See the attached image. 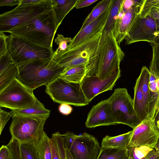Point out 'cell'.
I'll return each mask as SVG.
<instances>
[{
  "label": "cell",
  "instance_id": "cell-1",
  "mask_svg": "<svg viewBox=\"0 0 159 159\" xmlns=\"http://www.w3.org/2000/svg\"><path fill=\"white\" fill-rule=\"evenodd\" d=\"M124 53L111 31L102 33L98 49L86 65V76H96L102 80L120 70V64Z\"/></svg>",
  "mask_w": 159,
  "mask_h": 159
},
{
  "label": "cell",
  "instance_id": "cell-2",
  "mask_svg": "<svg viewBox=\"0 0 159 159\" xmlns=\"http://www.w3.org/2000/svg\"><path fill=\"white\" fill-rule=\"evenodd\" d=\"M57 28L52 7L7 32L34 44L53 50V40Z\"/></svg>",
  "mask_w": 159,
  "mask_h": 159
},
{
  "label": "cell",
  "instance_id": "cell-3",
  "mask_svg": "<svg viewBox=\"0 0 159 159\" xmlns=\"http://www.w3.org/2000/svg\"><path fill=\"white\" fill-rule=\"evenodd\" d=\"M17 65L19 74L16 79L33 90L53 81L65 68L59 65L52 58L32 60Z\"/></svg>",
  "mask_w": 159,
  "mask_h": 159
},
{
  "label": "cell",
  "instance_id": "cell-4",
  "mask_svg": "<svg viewBox=\"0 0 159 159\" xmlns=\"http://www.w3.org/2000/svg\"><path fill=\"white\" fill-rule=\"evenodd\" d=\"M46 86L45 92L54 102L80 107L89 104L80 83L59 76Z\"/></svg>",
  "mask_w": 159,
  "mask_h": 159
},
{
  "label": "cell",
  "instance_id": "cell-5",
  "mask_svg": "<svg viewBox=\"0 0 159 159\" xmlns=\"http://www.w3.org/2000/svg\"><path fill=\"white\" fill-rule=\"evenodd\" d=\"M107 99L117 124L126 125L134 129L142 122L134 109L133 100L126 88L115 89Z\"/></svg>",
  "mask_w": 159,
  "mask_h": 159
},
{
  "label": "cell",
  "instance_id": "cell-6",
  "mask_svg": "<svg viewBox=\"0 0 159 159\" xmlns=\"http://www.w3.org/2000/svg\"><path fill=\"white\" fill-rule=\"evenodd\" d=\"M102 33L73 48L57 53L54 51L51 58L65 68L86 65L98 49Z\"/></svg>",
  "mask_w": 159,
  "mask_h": 159
},
{
  "label": "cell",
  "instance_id": "cell-7",
  "mask_svg": "<svg viewBox=\"0 0 159 159\" xmlns=\"http://www.w3.org/2000/svg\"><path fill=\"white\" fill-rule=\"evenodd\" d=\"M8 51L16 64L37 59H51L53 50L32 43L12 34L7 40Z\"/></svg>",
  "mask_w": 159,
  "mask_h": 159
},
{
  "label": "cell",
  "instance_id": "cell-8",
  "mask_svg": "<svg viewBox=\"0 0 159 159\" xmlns=\"http://www.w3.org/2000/svg\"><path fill=\"white\" fill-rule=\"evenodd\" d=\"M52 7V0H45L39 4H20L12 10L0 14V32H7Z\"/></svg>",
  "mask_w": 159,
  "mask_h": 159
},
{
  "label": "cell",
  "instance_id": "cell-9",
  "mask_svg": "<svg viewBox=\"0 0 159 159\" xmlns=\"http://www.w3.org/2000/svg\"><path fill=\"white\" fill-rule=\"evenodd\" d=\"M48 118L41 117H13L10 127L11 137L20 143H35L44 134V126Z\"/></svg>",
  "mask_w": 159,
  "mask_h": 159
},
{
  "label": "cell",
  "instance_id": "cell-10",
  "mask_svg": "<svg viewBox=\"0 0 159 159\" xmlns=\"http://www.w3.org/2000/svg\"><path fill=\"white\" fill-rule=\"evenodd\" d=\"M33 91L15 79L0 92V107L13 110L33 106L37 99Z\"/></svg>",
  "mask_w": 159,
  "mask_h": 159
},
{
  "label": "cell",
  "instance_id": "cell-11",
  "mask_svg": "<svg viewBox=\"0 0 159 159\" xmlns=\"http://www.w3.org/2000/svg\"><path fill=\"white\" fill-rule=\"evenodd\" d=\"M158 29L155 20L148 15L144 17L137 15L125 38V44L129 45L139 41L152 43Z\"/></svg>",
  "mask_w": 159,
  "mask_h": 159
},
{
  "label": "cell",
  "instance_id": "cell-12",
  "mask_svg": "<svg viewBox=\"0 0 159 159\" xmlns=\"http://www.w3.org/2000/svg\"><path fill=\"white\" fill-rule=\"evenodd\" d=\"M101 149L97 139L85 132L78 135L69 150L74 159H98Z\"/></svg>",
  "mask_w": 159,
  "mask_h": 159
},
{
  "label": "cell",
  "instance_id": "cell-13",
  "mask_svg": "<svg viewBox=\"0 0 159 159\" xmlns=\"http://www.w3.org/2000/svg\"><path fill=\"white\" fill-rule=\"evenodd\" d=\"M120 76V70L112 74L108 78L102 80L96 76L85 75L80 83L88 101L90 102L95 97L103 92L111 90Z\"/></svg>",
  "mask_w": 159,
  "mask_h": 159
},
{
  "label": "cell",
  "instance_id": "cell-14",
  "mask_svg": "<svg viewBox=\"0 0 159 159\" xmlns=\"http://www.w3.org/2000/svg\"><path fill=\"white\" fill-rule=\"evenodd\" d=\"M133 130L128 147L143 146L154 148L159 137V131L153 119L147 118Z\"/></svg>",
  "mask_w": 159,
  "mask_h": 159
},
{
  "label": "cell",
  "instance_id": "cell-15",
  "mask_svg": "<svg viewBox=\"0 0 159 159\" xmlns=\"http://www.w3.org/2000/svg\"><path fill=\"white\" fill-rule=\"evenodd\" d=\"M143 4H135L129 7H126L123 4L122 8L116 19L111 31L119 45L125 39L134 20L139 14Z\"/></svg>",
  "mask_w": 159,
  "mask_h": 159
},
{
  "label": "cell",
  "instance_id": "cell-16",
  "mask_svg": "<svg viewBox=\"0 0 159 159\" xmlns=\"http://www.w3.org/2000/svg\"><path fill=\"white\" fill-rule=\"evenodd\" d=\"M116 124L107 99L101 101L92 107L85 123L86 127L89 128Z\"/></svg>",
  "mask_w": 159,
  "mask_h": 159
},
{
  "label": "cell",
  "instance_id": "cell-17",
  "mask_svg": "<svg viewBox=\"0 0 159 159\" xmlns=\"http://www.w3.org/2000/svg\"><path fill=\"white\" fill-rule=\"evenodd\" d=\"M110 6L98 18L89 24L78 33L69 43L66 49L73 48L102 33L109 14Z\"/></svg>",
  "mask_w": 159,
  "mask_h": 159
},
{
  "label": "cell",
  "instance_id": "cell-18",
  "mask_svg": "<svg viewBox=\"0 0 159 159\" xmlns=\"http://www.w3.org/2000/svg\"><path fill=\"white\" fill-rule=\"evenodd\" d=\"M149 88V112L147 118L153 119L159 107V78L150 73Z\"/></svg>",
  "mask_w": 159,
  "mask_h": 159
},
{
  "label": "cell",
  "instance_id": "cell-19",
  "mask_svg": "<svg viewBox=\"0 0 159 159\" xmlns=\"http://www.w3.org/2000/svg\"><path fill=\"white\" fill-rule=\"evenodd\" d=\"M12 118L16 116L41 117L48 118L50 111L45 108L38 99L32 106L21 109L11 110L9 112Z\"/></svg>",
  "mask_w": 159,
  "mask_h": 159
},
{
  "label": "cell",
  "instance_id": "cell-20",
  "mask_svg": "<svg viewBox=\"0 0 159 159\" xmlns=\"http://www.w3.org/2000/svg\"><path fill=\"white\" fill-rule=\"evenodd\" d=\"M133 130L115 136H106L102 141V148H127L129 146Z\"/></svg>",
  "mask_w": 159,
  "mask_h": 159
},
{
  "label": "cell",
  "instance_id": "cell-21",
  "mask_svg": "<svg viewBox=\"0 0 159 159\" xmlns=\"http://www.w3.org/2000/svg\"><path fill=\"white\" fill-rule=\"evenodd\" d=\"M78 0H52L57 27L61 23L66 15L74 7Z\"/></svg>",
  "mask_w": 159,
  "mask_h": 159
},
{
  "label": "cell",
  "instance_id": "cell-22",
  "mask_svg": "<svg viewBox=\"0 0 159 159\" xmlns=\"http://www.w3.org/2000/svg\"><path fill=\"white\" fill-rule=\"evenodd\" d=\"M133 100L134 109L142 121L147 117L144 107L143 97L141 90V81L139 76L136 80L134 88Z\"/></svg>",
  "mask_w": 159,
  "mask_h": 159
},
{
  "label": "cell",
  "instance_id": "cell-23",
  "mask_svg": "<svg viewBox=\"0 0 159 159\" xmlns=\"http://www.w3.org/2000/svg\"><path fill=\"white\" fill-rule=\"evenodd\" d=\"M86 65L65 68L59 77L70 82L80 83L86 74Z\"/></svg>",
  "mask_w": 159,
  "mask_h": 159
},
{
  "label": "cell",
  "instance_id": "cell-24",
  "mask_svg": "<svg viewBox=\"0 0 159 159\" xmlns=\"http://www.w3.org/2000/svg\"><path fill=\"white\" fill-rule=\"evenodd\" d=\"M112 0H103L99 2L86 17L80 30H81L106 11L110 7Z\"/></svg>",
  "mask_w": 159,
  "mask_h": 159
},
{
  "label": "cell",
  "instance_id": "cell-25",
  "mask_svg": "<svg viewBox=\"0 0 159 159\" xmlns=\"http://www.w3.org/2000/svg\"><path fill=\"white\" fill-rule=\"evenodd\" d=\"M139 77L141 81V90L143 97L145 110L148 116L149 112L150 72L147 67L143 66L142 67Z\"/></svg>",
  "mask_w": 159,
  "mask_h": 159
},
{
  "label": "cell",
  "instance_id": "cell-26",
  "mask_svg": "<svg viewBox=\"0 0 159 159\" xmlns=\"http://www.w3.org/2000/svg\"><path fill=\"white\" fill-rule=\"evenodd\" d=\"M20 147L21 159H44L35 143H20Z\"/></svg>",
  "mask_w": 159,
  "mask_h": 159
},
{
  "label": "cell",
  "instance_id": "cell-27",
  "mask_svg": "<svg viewBox=\"0 0 159 159\" xmlns=\"http://www.w3.org/2000/svg\"><path fill=\"white\" fill-rule=\"evenodd\" d=\"M124 1V0H112L109 14L103 31H112L116 19L122 8Z\"/></svg>",
  "mask_w": 159,
  "mask_h": 159
},
{
  "label": "cell",
  "instance_id": "cell-28",
  "mask_svg": "<svg viewBox=\"0 0 159 159\" xmlns=\"http://www.w3.org/2000/svg\"><path fill=\"white\" fill-rule=\"evenodd\" d=\"M19 74L17 64H12L8 68L0 74V92L2 91L14 80L16 78Z\"/></svg>",
  "mask_w": 159,
  "mask_h": 159
},
{
  "label": "cell",
  "instance_id": "cell-29",
  "mask_svg": "<svg viewBox=\"0 0 159 159\" xmlns=\"http://www.w3.org/2000/svg\"><path fill=\"white\" fill-rule=\"evenodd\" d=\"M127 148H102L98 159H128Z\"/></svg>",
  "mask_w": 159,
  "mask_h": 159
},
{
  "label": "cell",
  "instance_id": "cell-30",
  "mask_svg": "<svg viewBox=\"0 0 159 159\" xmlns=\"http://www.w3.org/2000/svg\"><path fill=\"white\" fill-rule=\"evenodd\" d=\"M129 157L133 159H147L156 150L146 146H131L127 148Z\"/></svg>",
  "mask_w": 159,
  "mask_h": 159
},
{
  "label": "cell",
  "instance_id": "cell-31",
  "mask_svg": "<svg viewBox=\"0 0 159 159\" xmlns=\"http://www.w3.org/2000/svg\"><path fill=\"white\" fill-rule=\"evenodd\" d=\"M49 140L50 138L45 132L39 140L35 143L39 147L44 159H52Z\"/></svg>",
  "mask_w": 159,
  "mask_h": 159
},
{
  "label": "cell",
  "instance_id": "cell-32",
  "mask_svg": "<svg viewBox=\"0 0 159 159\" xmlns=\"http://www.w3.org/2000/svg\"><path fill=\"white\" fill-rule=\"evenodd\" d=\"M152 48V57L150 63L149 71L159 78V45H151Z\"/></svg>",
  "mask_w": 159,
  "mask_h": 159
},
{
  "label": "cell",
  "instance_id": "cell-33",
  "mask_svg": "<svg viewBox=\"0 0 159 159\" xmlns=\"http://www.w3.org/2000/svg\"><path fill=\"white\" fill-rule=\"evenodd\" d=\"M155 8H159V0H144L139 15L142 17H145L151 9Z\"/></svg>",
  "mask_w": 159,
  "mask_h": 159
},
{
  "label": "cell",
  "instance_id": "cell-34",
  "mask_svg": "<svg viewBox=\"0 0 159 159\" xmlns=\"http://www.w3.org/2000/svg\"><path fill=\"white\" fill-rule=\"evenodd\" d=\"M6 145L10 150L12 159H21L20 152V143L17 140L11 137L9 143Z\"/></svg>",
  "mask_w": 159,
  "mask_h": 159
},
{
  "label": "cell",
  "instance_id": "cell-35",
  "mask_svg": "<svg viewBox=\"0 0 159 159\" xmlns=\"http://www.w3.org/2000/svg\"><path fill=\"white\" fill-rule=\"evenodd\" d=\"M72 40L70 38L65 37L63 35L58 34L55 39V43L58 45V47L54 52L57 53L65 50L67 47V43L70 42Z\"/></svg>",
  "mask_w": 159,
  "mask_h": 159
},
{
  "label": "cell",
  "instance_id": "cell-36",
  "mask_svg": "<svg viewBox=\"0 0 159 159\" xmlns=\"http://www.w3.org/2000/svg\"><path fill=\"white\" fill-rule=\"evenodd\" d=\"M55 137L57 144L61 159H66V149L64 147L62 134L57 132L52 134Z\"/></svg>",
  "mask_w": 159,
  "mask_h": 159
},
{
  "label": "cell",
  "instance_id": "cell-37",
  "mask_svg": "<svg viewBox=\"0 0 159 159\" xmlns=\"http://www.w3.org/2000/svg\"><path fill=\"white\" fill-rule=\"evenodd\" d=\"M62 135L64 147L65 149L69 150L78 135L71 132H68Z\"/></svg>",
  "mask_w": 159,
  "mask_h": 159
},
{
  "label": "cell",
  "instance_id": "cell-38",
  "mask_svg": "<svg viewBox=\"0 0 159 159\" xmlns=\"http://www.w3.org/2000/svg\"><path fill=\"white\" fill-rule=\"evenodd\" d=\"M14 63V61L8 52L0 57V74Z\"/></svg>",
  "mask_w": 159,
  "mask_h": 159
},
{
  "label": "cell",
  "instance_id": "cell-39",
  "mask_svg": "<svg viewBox=\"0 0 159 159\" xmlns=\"http://www.w3.org/2000/svg\"><path fill=\"white\" fill-rule=\"evenodd\" d=\"M9 36L6 35L4 33L0 32V57L8 53L7 40Z\"/></svg>",
  "mask_w": 159,
  "mask_h": 159
},
{
  "label": "cell",
  "instance_id": "cell-40",
  "mask_svg": "<svg viewBox=\"0 0 159 159\" xmlns=\"http://www.w3.org/2000/svg\"><path fill=\"white\" fill-rule=\"evenodd\" d=\"M49 143L52 153V159H61L55 139L52 135V138H50Z\"/></svg>",
  "mask_w": 159,
  "mask_h": 159
},
{
  "label": "cell",
  "instance_id": "cell-41",
  "mask_svg": "<svg viewBox=\"0 0 159 159\" xmlns=\"http://www.w3.org/2000/svg\"><path fill=\"white\" fill-rule=\"evenodd\" d=\"M11 117L9 112H7L0 108V135L6 124Z\"/></svg>",
  "mask_w": 159,
  "mask_h": 159
},
{
  "label": "cell",
  "instance_id": "cell-42",
  "mask_svg": "<svg viewBox=\"0 0 159 159\" xmlns=\"http://www.w3.org/2000/svg\"><path fill=\"white\" fill-rule=\"evenodd\" d=\"M0 159H12L10 150L7 145H2L0 148Z\"/></svg>",
  "mask_w": 159,
  "mask_h": 159
},
{
  "label": "cell",
  "instance_id": "cell-43",
  "mask_svg": "<svg viewBox=\"0 0 159 159\" xmlns=\"http://www.w3.org/2000/svg\"><path fill=\"white\" fill-rule=\"evenodd\" d=\"M58 109L61 113L65 115L70 114L73 110L72 107L67 103L61 104L59 107Z\"/></svg>",
  "mask_w": 159,
  "mask_h": 159
},
{
  "label": "cell",
  "instance_id": "cell-44",
  "mask_svg": "<svg viewBox=\"0 0 159 159\" xmlns=\"http://www.w3.org/2000/svg\"><path fill=\"white\" fill-rule=\"evenodd\" d=\"M98 0H78L75 7L78 9L89 6Z\"/></svg>",
  "mask_w": 159,
  "mask_h": 159
},
{
  "label": "cell",
  "instance_id": "cell-45",
  "mask_svg": "<svg viewBox=\"0 0 159 159\" xmlns=\"http://www.w3.org/2000/svg\"><path fill=\"white\" fill-rule=\"evenodd\" d=\"M148 15L151 16L155 20L159 32V8H155L151 9Z\"/></svg>",
  "mask_w": 159,
  "mask_h": 159
},
{
  "label": "cell",
  "instance_id": "cell-46",
  "mask_svg": "<svg viewBox=\"0 0 159 159\" xmlns=\"http://www.w3.org/2000/svg\"><path fill=\"white\" fill-rule=\"evenodd\" d=\"M22 0H0V6H13L21 4Z\"/></svg>",
  "mask_w": 159,
  "mask_h": 159
},
{
  "label": "cell",
  "instance_id": "cell-47",
  "mask_svg": "<svg viewBox=\"0 0 159 159\" xmlns=\"http://www.w3.org/2000/svg\"><path fill=\"white\" fill-rule=\"evenodd\" d=\"M153 121L156 127L159 131V107L154 115Z\"/></svg>",
  "mask_w": 159,
  "mask_h": 159
},
{
  "label": "cell",
  "instance_id": "cell-48",
  "mask_svg": "<svg viewBox=\"0 0 159 159\" xmlns=\"http://www.w3.org/2000/svg\"><path fill=\"white\" fill-rule=\"evenodd\" d=\"M45 0H22L21 4H39L43 2Z\"/></svg>",
  "mask_w": 159,
  "mask_h": 159
},
{
  "label": "cell",
  "instance_id": "cell-49",
  "mask_svg": "<svg viewBox=\"0 0 159 159\" xmlns=\"http://www.w3.org/2000/svg\"><path fill=\"white\" fill-rule=\"evenodd\" d=\"M150 44L151 45H159V32L156 34L153 42Z\"/></svg>",
  "mask_w": 159,
  "mask_h": 159
},
{
  "label": "cell",
  "instance_id": "cell-50",
  "mask_svg": "<svg viewBox=\"0 0 159 159\" xmlns=\"http://www.w3.org/2000/svg\"><path fill=\"white\" fill-rule=\"evenodd\" d=\"M147 159H159V152L156 151Z\"/></svg>",
  "mask_w": 159,
  "mask_h": 159
},
{
  "label": "cell",
  "instance_id": "cell-51",
  "mask_svg": "<svg viewBox=\"0 0 159 159\" xmlns=\"http://www.w3.org/2000/svg\"><path fill=\"white\" fill-rule=\"evenodd\" d=\"M66 159H74L69 150L66 149Z\"/></svg>",
  "mask_w": 159,
  "mask_h": 159
},
{
  "label": "cell",
  "instance_id": "cell-52",
  "mask_svg": "<svg viewBox=\"0 0 159 159\" xmlns=\"http://www.w3.org/2000/svg\"><path fill=\"white\" fill-rule=\"evenodd\" d=\"M154 149L156 151L159 152V137L156 144Z\"/></svg>",
  "mask_w": 159,
  "mask_h": 159
},
{
  "label": "cell",
  "instance_id": "cell-53",
  "mask_svg": "<svg viewBox=\"0 0 159 159\" xmlns=\"http://www.w3.org/2000/svg\"><path fill=\"white\" fill-rule=\"evenodd\" d=\"M128 159H133L131 157H129Z\"/></svg>",
  "mask_w": 159,
  "mask_h": 159
}]
</instances>
